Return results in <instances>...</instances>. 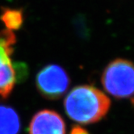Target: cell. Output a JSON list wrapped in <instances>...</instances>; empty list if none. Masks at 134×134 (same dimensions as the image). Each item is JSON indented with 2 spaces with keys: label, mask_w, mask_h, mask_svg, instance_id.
Instances as JSON below:
<instances>
[{
  "label": "cell",
  "mask_w": 134,
  "mask_h": 134,
  "mask_svg": "<svg viewBox=\"0 0 134 134\" xmlns=\"http://www.w3.org/2000/svg\"><path fill=\"white\" fill-rule=\"evenodd\" d=\"M20 129V121L15 111L0 106V134H18Z\"/></svg>",
  "instance_id": "8992f818"
},
{
  "label": "cell",
  "mask_w": 134,
  "mask_h": 134,
  "mask_svg": "<svg viewBox=\"0 0 134 134\" xmlns=\"http://www.w3.org/2000/svg\"><path fill=\"white\" fill-rule=\"evenodd\" d=\"M14 42L12 32H0V95L3 97L8 96L16 81V73L11 59Z\"/></svg>",
  "instance_id": "277c9868"
},
{
  "label": "cell",
  "mask_w": 134,
  "mask_h": 134,
  "mask_svg": "<svg viewBox=\"0 0 134 134\" xmlns=\"http://www.w3.org/2000/svg\"><path fill=\"white\" fill-rule=\"evenodd\" d=\"M70 134H90L85 129L79 125H74L71 129Z\"/></svg>",
  "instance_id": "52a82bcc"
},
{
  "label": "cell",
  "mask_w": 134,
  "mask_h": 134,
  "mask_svg": "<svg viewBox=\"0 0 134 134\" xmlns=\"http://www.w3.org/2000/svg\"><path fill=\"white\" fill-rule=\"evenodd\" d=\"M110 106L111 101L106 94L88 85L73 88L64 101L68 116L82 124L98 122L106 116Z\"/></svg>",
  "instance_id": "6da1fadb"
},
{
  "label": "cell",
  "mask_w": 134,
  "mask_h": 134,
  "mask_svg": "<svg viewBox=\"0 0 134 134\" xmlns=\"http://www.w3.org/2000/svg\"><path fill=\"white\" fill-rule=\"evenodd\" d=\"M131 102H132V106H133V108H134V97H132V98Z\"/></svg>",
  "instance_id": "ba28073f"
},
{
  "label": "cell",
  "mask_w": 134,
  "mask_h": 134,
  "mask_svg": "<svg viewBox=\"0 0 134 134\" xmlns=\"http://www.w3.org/2000/svg\"><path fill=\"white\" fill-rule=\"evenodd\" d=\"M36 86L38 91L44 98L58 99L68 90L70 78L62 66L49 65L38 73Z\"/></svg>",
  "instance_id": "3957f363"
},
{
  "label": "cell",
  "mask_w": 134,
  "mask_h": 134,
  "mask_svg": "<svg viewBox=\"0 0 134 134\" xmlns=\"http://www.w3.org/2000/svg\"><path fill=\"white\" fill-rule=\"evenodd\" d=\"M101 82L104 90L116 99L134 95V64L125 59H116L104 69Z\"/></svg>",
  "instance_id": "7a4b0ae2"
},
{
  "label": "cell",
  "mask_w": 134,
  "mask_h": 134,
  "mask_svg": "<svg viewBox=\"0 0 134 134\" xmlns=\"http://www.w3.org/2000/svg\"><path fill=\"white\" fill-rule=\"evenodd\" d=\"M29 134H65V124L56 111L42 110L32 117Z\"/></svg>",
  "instance_id": "5b68a950"
}]
</instances>
